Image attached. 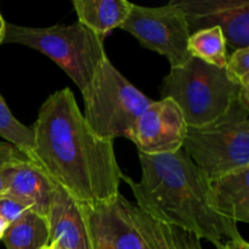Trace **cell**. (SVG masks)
I'll use <instances>...</instances> for the list:
<instances>
[{"instance_id": "cell-21", "label": "cell", "mask_w": 249, "mask_h": 249, "mask_svg": "<svg viewBox=\"0 0 249 249\" xmlns=\"http://www.w3.org/2000/svg\"><path fill=\"white\" fill-rule=\"evenodd\" d=\"M85 215H87V214H85ZM89 228H90V231H91L92 246H94V249H113L111 247V245H109V243L107 242L104 237H101V236H100L99 233H97L96 231L91 228V226L89 225Z\"/></svg>"}, {"instance_id": "cell-7", "label": "cell", "mask_w": 249, "mask_h": 249, "mask_svg": "<svg viewBox=\"0 0 249 249\" xmlns=\"http://www.w3.org/2000/svg\"><path fill=\"white\" fill-rule=\"evenodd\" d=\"M182 148L209 179L249 167V108L237 100L212 123L189 126Z\"/></svg>"}, {"instance_id": "cell-19", "label": "cell", "mask_w": 249, "mask_h": 249, "mask_svg": "<svg viewBox=\"0 0 249 249\" xmlns=\"http://www.w3.org/2000/svg\"><path fill=\"white\" fill-rule=\"evenodd\" d=\"M22 151L9 142L0 141V196L4 192L5 178L12 163L22 155Z\"/></svg>"}, {"instance_id": "cell-8", "label": "cell", "mask_w": 249, "mask_h": 249, "mask_svg": "<svg viewBox=\"0 0 249 249\" xmlns=\"http://www.w3.org/2000/svg\"><path fill=\"white\" fill-rule=\"evenodd\" d=\"M121 29L135 36L141 46L167 57L172 68L180 67L191 58L187 21L172 1L158 7L133 4Z\"/></svg>"}, {"instance_id": "cell-12", "label": "cell", "mask_w": 249, "mask_h": 249, "mask_svg": "<svg viewBox=\"0 0 249 249\" xmlns=\"http://www.w3.org/2000/svg\"><path fill=\"white\" fill-rule=\"evenodd\" d=\"M46 219L50 243L65 249H94L84 206L57 185Z\"/></svg>"}, {"instance_id": "cell-9", "label": "cell", "mask_w": 249, "mask_h": 249, "mask_svg": "<svg viewBox=\"0 0 249 249\" xmlns=\"http://www.w3.org/2000/svg\"><path fill=\"white\" fill-rule=\"evenodd\" d=\"M187 124L179 106L170 99L152 101L124 138L148 156L168 155L181 150Z\"/></svg>"}, {"instance_id": "cell-13", "label": "cell", "mask_w": 249, "mask_h": 249, "mask_svg": "<svg viewBox=\"0 0 249 249\" xmlns=\"http://www.w3.org/2000/svg\"><path fill=\"white\" fill-rule=\"evenodd\" d=\"M212 207L229 220L249 223V167L209 179Z\"/></svg>"}, {"instance_id": "cell-10", "label": "cell", "mask_w": 249, "mask_h": 249, "mask_svg": "<svg viewBox=\"0 0 249 249\" xmlns=\"http://www.w3.org/2000/svg\"><path fill=\"white\" fill-rule=\"evenodd\" d=\"M181 10L190 33L219 27L226 46L233 51L249 48L248 0H172Z\"/></svg>"}, {"instance_id": "cell-24", "label": "cell", "mask_w": 249, "mask_h": 249, "mask_svg": "<svg viewBox=\"0 0 249 249\" xmlns=\"http://www.w3.org/2000/svg\"><path fill=\"white\" fill-rule=\"evenodd\" d=\"M7 226H9V223H6L4 219L0 218V241L2 240V236H4L5 230H6Z\"/></svg>"}, {"instance_id": "cell-26", "label": "cell", "mask_w": 249, "mask_h": 249, "mask_svg": "<svg viewBox=\"0 0 249 249\" xmlns=\"http://www.w3.org/2000/svg\"><path fill=\"white\" fill-rule=\"evenodd\" d=\"M41 249H50V245L46 246V247H44V248H41Z\"/></svg>"}, {"instance_id": "cell-15", "label": "cell", "mask_w": 249, "mask_h": 249, "mask_svg": "<svg viewBox=\"0 0 249 249\" xmlns=\"http://www.w3.org/2000/svg\"><path fill=\"white\" fill-rule=\"evenodd\" d=\"M6 249H41L50 245L48 219L32 211H24L5 230Z\"/></svg>"}, {"instance_id": "cell-18", "label": "cell", "mask_w": 249, "mask_h": 249, "mask_svg": "<svg viewBox=\"0 0 249 249\" xmlns=\"http://www.w3.org/2000/svg\"><path fill=\"white\" fill-rule=\"evenodd\" d=\"M225 72L229 79L242 90L238 101L249 108V48L238 49L228 56Z\"/></svg>"}, {"instance_id": "cell-6", "label": "cell", "mask_w": 249, "mask_h": 249, "mask_svg": "<svg viewBox=\"0 0 249 249\" xmlns=\"http://www.w3.org/2000/svg\"><path fill=\"white\" fill-rule=\"evenodd\" d=\"M4 43L22 44L56 63L82 91L106 57L104 39L79 22L46 28L6 23Z\"/></svg>"}, {"instance_id": "cell-20", "label": "cell", "mask_w": 249, "mask_h": 249, "mask_svg": "<svg viewBox=\"0 0 249 249\" xmlns=\"http://www.w3.org/2000/svg\"><path fill=\"white\" fill-rule=\"evenodd\" d=\"M24 211H27V209L23 206H21L18 202L7 198V197H0V218L4 219L6 223H12Z\"/></svg>"}, {"instance_id": "cell-25", "label": "cell", "mask_w": 249, "mask_h": 249, "mask_svg": "<svg viewBox=\"0 0 249 249\" xmlns=\"http://www.w3.org/2000/svg\"><path fill=\"white\" fill-rule=\"evenodd\" d=\"M50 249H65V248H62L61 246H58L57 243H50Z\"/></svg>"}, {"instance_id": "cell-14", "label": "cell", "mask_w": 249, "mask_h": 249, "mask_svg": "<svg viewBox=\"0 0 249 249\" xmlns=\"http://www.w3.org/2000/svg\"><path fill=\"white\" fill-rule=\"evenodd\" d=\"M78 22L101 39L121 28L128 18L133 2L126 0H73Z\"/></svg>"}, {"instance_id": "cell-22", "label": "cell", "mask_w": 249, "mask_h": 249, "mask_svg": "<svg viewBox=\"0 0 249 249\" xmlns=\"http://www.w3.org/2000/svg\"><path fill=\"white\" fill-rule=\"evenodd\" d=\"M220 249H249V243L245 238L240 240H230L223 245Z\"/></svg>"}, {"instance_id": "cell-16", "label": "cell", "mask_w": 249, "mask_h": 249, "mask_svg": "<svg viewBox=\"0 0 249 249\" xmlns=\"http://www.w3.org/2000/svg\"><path fill=\"white\" fill-rule=\"evenodd\" d=\"M187 48L191 57L199 58L218 68H225L228 61V46L219 27L201 29L192 33Z\"/></svg>"}, {"instance_id": "cell-23", "label": "cell", "mask_w": 249, "mask_h": 249, "mask_svg": "<svg viewBox=\"0 0 249 249\" xmlns=\"http://www.w3.org/2000/svg\"><path fill=\"white\" fill-rule=\"evenodd\" d=\"M5 27H6V22H5L4 17H2L1 12H0V44L4 43V38H5Z\"/></svg>"}, {"instance_id": "cell-5", "label": "cell", "mask_w": 249, "mask_h": 249, "mask_svg": "<svg viewBox=\"0 0 249 249\" xmlns=\"http://www.w3.org/2000/svg\"><path fill=\"white\" fill-rule=\"evenodd\" d=\"M82 95L85 122L95 135L108 141L124 138L152 104L107 56L97 66Z\"/></svg>"}, {"instance_id": "cell-3", "label": "cell", "mask_w": 249, "mask_h": 249, "mask_svg": "<svg viewBox=\"0 0 249 249\" xmlns=\"http://www.w3.org/2000/svg\"><path fill=\"white\" fill-rule=\"evenodd\" d=\"M242 90L218 68L191 57L180 67L170 68L160 85L162 99L179 106L187 126H202L223 116L240 99Z\"/></svg>"}, {"instance_id": "cell-1", "label": "cell", "mask_w": 249, "mask_h": 249, "mask_svg": "<svg viewBox=\"0 0 249 249\" xmlns=\"http://www.w3.org/2000/svg\"><path fill=\"white\" fill-rule=\"evenodd\" d=\"M33 131V160L49 179L88 208L119 196L123 175L113 141L95 135L68 88L51 94L39 108Z\"/></svg>"}, {"instance_id": "cell-17", "label": "cell", "mask_w": 249, "mask_h": 249, "mask_svg": "<svg viewBox=\"0 0 249 249\" xmlns=\"http://www.w3.org/2000/svg\"><path fill=\"white\" fill-rule=\"evenodd\" d=\"M0 136L33 160V131L17 121L0 94ZM34 162V160H33Z\"/></svg>"}, {"instance_id": "cell-2", "label": "cell", "mask_w": 249, "mask_h": 249, "mask_svg": "<svg viewBox=\"0 0 249 249\" xmlns=\"http://www.w3.org/2000/svg\"><path fill=\"white\" fill-rule=\"evenodd\" d=\"M141 179L123 180L133 192L136 206L152 218L204 238L220 249L230 240L243 238L237 224L212 207L209 178L192 162L184 148L168 155L139 153Z\"/></svg>"}, {"instance_id": "cell-4", "label": "cell", "mask_w": 249, "mask_h": 249, "mask_svg": "<svg viewBox=\"0 0 249 249\" xmlns=\"http://www.w3.org/2000/svg\"><path fill=\"white\" fill-rule=\"evenodd\" d=\"M84 209L89 225L113 249H202L196 236L152 218L122 195Z\"/></svg>"}, {"instance_id": "cell-11", "label": "cell", "mask_w": 249, "mask_h": 249, "mask_svg": "<svg viewBox=\"0 0 249 249\" xmlns=\"http://www.w3.org/2000/svg\"><path fill=\"white\" fill-rule=\"evenodd\" d=\"M56 185L26 153H22L11 164L5 178L4 192L28 211L48 216Z\"/></svg>"}]
</instances>
